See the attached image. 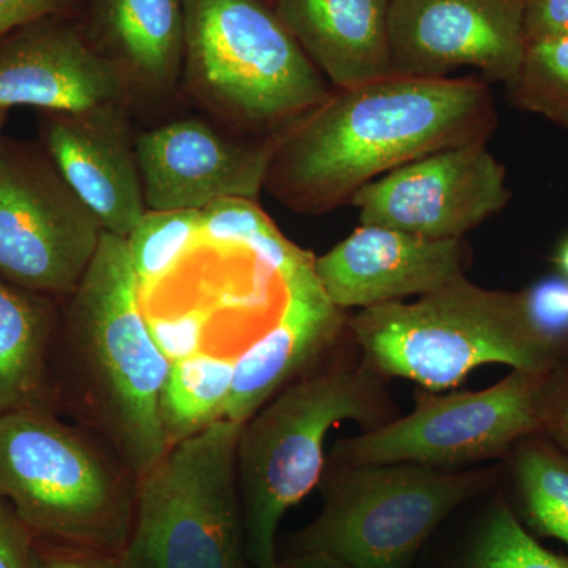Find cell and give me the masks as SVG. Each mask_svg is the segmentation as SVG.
Returning <instances> with one entry per match:
<instances>
[{
  "label": "cell",
  "mask_w": 568,
  "mask_h": 568,
  "mask_svg": "<svg viewBox=\"0 0 568 568\" xmlns=\"http://www.w3.org/2000/svg\"><path fill=\"white\" fill-rule=\"evenodd\" d=\"M138 487L110 444L50 405L0 416V497L36 540L121 556Z\"/></svg>",
  "instance_id": "cell-3"
},
{
  "label": "cell",
  "mask_w": 568,
  "mask_h": 568,
  "mask_svg": "<svg viewBox=\"0 0 568 568\" xmlns=\"http://www.w3.org/2000/svg\"><path fill=\"white\" fill-rule=\"evenodd\" d=\"M201 239V211H145L126 235L141 295L174 271Z\"/></svg>",
  "instance_id": "cell-23"
},
{
  "label": "cell",
  "mask_w": 568,
  "mask_h": 568,
  "mask_svg": "<svg viewBox=\"0 0 568 568\" xmlns=\"http://www.w3.org/2000/svg\"><path fill=\"white\" fill-rule=\"evenodd\" d=\"M555 368L514 369L485 390L426 396L409 416L338 440L331 462L339 465L417 463L448 467L508 454L547 425Z\"/></svg>",
  "instance_id": "cell-9"
},
{
  "label": "cell",
  "mask_w": 568,
  "mask_h": 568,
  "mask_svg": "<svg viewBox=\"0 0 568 568\" xmlns=\"http://www.w3.org/2000/svg\"><path fill=\"white\" fill-rule=\"evenodd\" d=\"M373 373L368 366L310 369L242 426L235 469L253 568H278L280 523L320 484L328 432L345 420L369 429L379 420L383 402Z\"/></svg>",
  "instance_id": "cell-5"
},
{
  "label": "cell",
  "mask_w": 568,
  "mask_h": 568,
  "mask_svg": "<svg viewBox=\"0 0 568 568\" xmlns=\"http://www.w3.org/2000/svg\"><path fill=\"white\" fill-rule=\"evenodd\" d=\"M36 537L0 497V568H36Z\"/></svg>",
  "instance_id": "cell-29"
},
{
  "label": "cell",
  "mask_w": 568,
  "mask_h": 568,
  "mask_svg": "<svg viewBox=\"0 0 568 568\" xmlns=\"http://www.w3.org/2000/svg\"><path fill=\"white\" fill-rule=\"evenodd\" d=\"M97 22L126 77L173 84L185 52L183 0H97Z\"/></svg>",
  "instance_id": "cell-20"
},
{
  "label": "cell",
  "mask_w": 568,
  "mask_h": 568,
  "mask_svg": "<svg viewBox=\"0 0 568 568\" xmlns=\"http://www.w3.org/2000/svg\"><path fill=\"white\" fill-rule=\"evenodd\" d=\"M186 73L235 118L301 119L331 92L321 71L263 0H183Z\"/></svg>",
  "instance_id": "cell-8"
},
{
  "label": "cell",
  "mask_w": 568,
  "mask_h": 568,
  "mask_svg": "<svg viewBox=\"0 0 568 568\" xmlns=\"http://www.w3.org/2000/svg\"><path fill=\"white\" fill-rule=\"evenodd\" d=\"M234 368L235 358L203 351L171 364L160 403L170 448L222 420L233 388Z\"/></svg>",
  "instance_id": "cell-22"
},
{
  "label": "cell",
  "mask_w": 568,
  "mask_h": 568,
  "mask_svg": "<svg viewBox=\"0 0 568 568\" xmlns=\"http://www.w3.org/2000/svg\"><path fill=\"white\" fill-rule=\"evenodd\" d=\"M275 11L306 58L338 91L394 74L390 0H276Z\"/></svg>",
  "instance_id": "cell-18"
},
{
  "label": "cell",
  "mask_w": 568,
  "mask_h": 568,
  "mask_svg": "<svg viewBox=\"0 0 568 568\" xmlns=\"http://www.w3.org/2000/svg\"><path fill=\"white\" fill-rule=\"evenodd\" d=\"M71 0H0V40L33 21L65 17Z\"/></svg>",
  "instance_id": "cell-32"
},
{
  "label": "cell",
  "mask_w": 568,
  "mask_h": 568,
  "mask_svg": "<svg viewBox=\"0 0 568 568\" xmlns=\"http://www.w3.org/2000/svg\"><path fill=\"white\" fill-rule=\"evenodd\" d=\"M466 264L463 239L437 241L362 224L331 252L315 257V272L332 304L365 310L436 293L465 276Z\"/></svg>",
  "instance_id": "cell-15"
},
{
  "label": "cell",
  "mask_w": 568,
  "mask_h": 568,
  "mask_svg": "<svg viewBox=\"0 0 568 568\" xmlns=\"http://www.w3.org/2000/svg\"><path fill=\"white\" fill-rule=\"evenodd\" d=\"M7 118H9V111L2 110V108H0V140H2V130L3 125H6Z\"/></svg>",
  "instance_id": "cell-36"
},
{
  "label": "cell",
  "mask_w": 568,
  "mask_h": 568,
  "mask_svg": "<svg viewBox=\"0 0 568 568\" xmlns=\"http://www.w3.org/2000/svg\"><path fill=\"white\" fill-rule=\"evenodd\" d=\"M278 568H351L331 556L317 555V552H295L293 558H287L278 564Z\"/></svg>",
  "instance_id": "cell-34"
},
{
  "label": "cell",
  "mask_w": 568,
  "mask_h": 568,
  "mask_svg": "<svg viewBox=\"0 0 568 568\" xmlns=\"http://www.w3.org/2000/svg\"><path fill=\"white\" fill-rule=\"evenodd\" d=\"M489 480V473L417 463H325L324 507L295 536V552L331 556L351 568H406L437 526Z\"/></svg>",
  "instance_id": "cell-7"
},
{
  "label": "cell",
  "mask_w": 568,
  "mask_h": 568,
  "mask_svg": "<svg viewBox=\"0 0 568 568\" xmlns=\"http://www.w3.org/2000/svg\"><path fill=\"white\" fill-rule=\"evenodd\" d=\"M526 297L538 327L558 342H568V280H544L526 291Z\"/></svg>",
  "instance_id": "cell-28"
},
{
  "label": "cell",
  "mask_w": 568,
  "mask_h": 568,
  "mask_svg": "<svg viewBox=\"0 0 568 568\" xmlns=\"http://www.w3.org/2000/svg\"><path fill=\"white\" fill-rule=\"evenodd\" d=\"M59 308L48 399L110 444L138 478L171 450L160 403L171 362L142 312L125 239L103 231L88 272Z\"/></svg>",
  "instance_id": "cell-2"
},
{
  "label": "cell",
  "mask_w": 568,
  "mask_h": 568,
  "mask_svg": "<svg viewBox=\"0 0 568 568\" xmlns=\"http://www.w3.org/2000/svg\"><path fill=\"white\" fill-rule=\"evenodd\" d=\"M276 140L235 144L201 121H178L134 141L149 211H203L224 197L256 200L265 186Z\"/></svg>",
  "instance_id": "cell-13"
},
{
  "label": "cell",
  "mask_w": 568,
  "mask_h": 568,
  "mask_svg": "<svg viewBox=\"0 0 568 568\" xmlns=\"http://www.w3.org/2000/svg\"><path fill=\"white\" fill-rule=\"evenodd\" d=\"M103 231L44 149L0 140V278L58 301L69 297Z\"/></svg>",
  "instance_id": "cell-10"
},
{
  "label": "cell",
  "mask_w": 568,
  "mask_h": 568,
  "mask_svg": "<svg viewBox=\"0 0 568 568\" xmlns=\"http://www.w3.org/2000/svg\"><path fill=\"white\" fill-rule=\"evenodd\" d=\"M58 302L0 278V416L50 405L48 377Z\"/></svg>",
  "instance_id": "cell-19"
},
{
  "label": "cell",
  "mask_w": 568,
  "mask_h": 568,
  "mask_svg": "<svg viewBox=\"0 0 568 568\" xmlns=\"http://www.w3.org/2000/svg\"><path fill=\"white\" fill-rule=\"evenodd\" d=\"M394 74L444 78L469 67L517 81L525 61V0H390Z\"/></svg>",
  "instance_id": "cell-12"
},
{
  "label": "cell",
  "mask_w": 568,
  "mask_h": 568,
  "mask_svg": "<svg viewBox=\"0 0 568 568\" xmlns=\"http://www.w3.org/2000/svg\"><path fill=\"white\" fill-rule=\"evenodd\" d=\"M149 328L168 361H182L203 351L205 317L190 312L174 317H148Z\"/></svg>",
  "instance_id": "cell-27"
},
{
  "label": "cell",
  "mask_w": 568,
  "mask_h": 568,
  "mask_svg": "<svg viewBox=\"0 0 568 568\" xmlns=\"http://www.w3.org/2000/svg\"><path fill=\"white\" fill-rule=\"evenodd\" d=\"M36 568H125L121 556L36 541Z\"/></svg>",
  "instance_id": "cell-31"
},
{
  "label": "cell",
  "mask_w": 568,
  "mask_h": 568,
  "mask_svg": "<svg viewBox=\"0 0 568 568\" xmlns=\"http://www.w3.org/2000/svg\"><path fill=\"white\" fill-rule=\"evenodd\" d=\"M519 523L536 538H556L568 547V452L541 435L511 448Z\"/></svg>",
  "instance_id": "cell-21"
},
{
  "label": "cell",
  "mask_w": 568,
  "mask_h": 568,
  "mask_svg": "<svg viewBox=\"0 0 568 568\" xmlns=\"http://www.w3.org/2000/svg\"><path fill=\"white\" fill-rule=\"evenodd\" d=\"M242 426L215 422L141 478L123 567L248 568L235 469Z\"/></svg>",
  "instance_id": "cell-6"
},
{
  "label": "cell",
  "mask_w": 568,
  "mask_h": 568,
  "mask_svg": "<svg viewBox=\"0 0 568 568\" xmlns=\"http://www.w3.org/2000/svg\"><path fill=\"white\" fill-rule=\"evenodd\" d=\"M556 264H558L560 274L566 276L568 280V237L560 244L558 253L555 257Z\"/></svg>",
  "instance_id": "cell-35"
},
{
  "label": "cell",
  "mask_w": 568,
  "mask_h": 568,
  "mask_svg": "<svg viewBox=\"0 0 568 568\" xmlns=\"http://www.w3.org/2000/svg\"><path fill=\"white\" fill-rule=\"evenodd\" d=\"M541 436L568 452V347L555 368V386Z\"/></svg>",
  "instance_id": "cell-33"
},
{
  "label": "cell",
  "mask_w": 568,
  "mask_h": 568,
  "mask_svg": "<svg viewBox=\"0 0 568 568\" xmlns=\"http://www.w3.org/2000/svg\"><path fill=\"white\" fill-rule=\"evenodd\" d=\"M274 227L257 204L245 197H224L201 211V239L213 245L250 250Z\"/></svg>",
  "instance_id": "cell-26"
},
{
  "label": "cell",
  "mask_w": 568,
  "mask_h": 568,
  "mask_svg": "<svg viewBox=\"0 0 568 568\" xmlns=\"http://www.w3.org/2000/svg\"><path fill=\"white\" fill-rule=\"evenodd\" d=\"M130 78L65 17L33 21L0 40V108L78 112L118 104Z\"/></svg>",
  "instance_id": "cell-14"
},
{
  "label": "cell",
  "mask_w": 568,
  "mask_h": 568,
  "mask_svg": "<svg viewBox=\"0 0 568 568\" xmlns=\"http://www.w3.org/2000/svg\"><path fill=\"white\" fill-rule=\"evenodd\" d=\"M283 286L286 301L278 321L235 358L224 420L245 425L280 392L315 368L342 332V310L325 294L315 260Z\"/></svg>",
  "instance_id": "cell-17"
},
{
  "label": "cell",
  "mask_w": 568,
  "mask_h": 568,
  "mask_svg": "<svg viewBox=\"0 0 568 568\" xmlns=\"http://www.w3.org/2000/svg\"><path fill=\"white\" fill-rule=\"evenodd\" d=\"M351 331L369 369L433 390L458 386L473 369L489 364L551 372L568 347L538 327L526 291L484 290L466 276L416 304L362 310Z\"/></svg>",
  "instance_id": "cell-4"
},
{
  "label": "cell",
  "mask_w": 568,
  "mask_h": 568,
  "mask_svg": "<svg viewBox=\"0 0 568 568\" xmlns=\"http://www.w3.org/2000/svg\"><path fill=\"white\" fill-rule=\"evenodd\" d=\"M118 104L78 112L41 111V142L103 230L125 239L148 207L136 149Z\"/></svg>",
  "instance_id": "cell-16"
},
{
  "label": "cell",
  "mask_w": 568,
  "mask_h": 568,
  "mask_svg": "<svg viewBox=\"0 0 568 568\" xmlns=\"http://www.w3.org/2000/svg\"><path fill=\"white\" fill-rule=\"evenodd\" d=\"M525 32L528 43L568 39V0H525Z\"/></svg>",
  "instance_id": "cell-30"
},
{
  "label": "cell",
  "mask_w": 568,
  "mask_h": 568,
  "mask_svg": "<svg viewBox=\"0 0 568 568\" xmlns=\"http://www.w3.org/2000/svg\"><path fill=\"white\" fill-rule=\"evenodd\" d=\"M510 200L506 168L487 142L422 156L366 183L351 197L362 224L437 241L463 239Z\"/></svg>",
  "instance_id": "cell-11"
},
{
  "label": "cell",
  "mask_w": 568,
  "mask_h": 568,
  "mask_svg": "<svg viewBox=\"0 0 568 568\" xmlns=\"http://www.w3.org/2000/svg\"><path fill=\"white\" fill-rule=\"evenodd\" d=\"M510 91L519 108L568 130V39L530 41Z\"/></svg>",
  "instance_id": "cell-24"
},
{
  "label": "cell",
  "mask_w": 568,
  "mask_h": 568,
  "mask_svg": "<svg viewBox=\"0 0 568 568\" xmlns=\"http://www.w3.org/2000/svg\"><path fill=\"white\" fill-rule=\"evenodd\" d=\"M466 568H568V559L541 547L507 504H497L470 549Z\"/></svg>",
  "instance_id": "cell-25"
},
{
  "label": "cell",
  "mask_w": 568,
  "mask_h": 568,
  "mask_svg": "<svg viewBox=\"0 0 568 568\" xmlns=\"http://www.w3.org/2000/svg\"><path fill=\"white\" fill-rule=\"evenodd\" d=\"M495 99L477 78L390 74L338 91L276 138L265 186L291 209L332 211L422 156L487 142Z\"/></svg>",
  "instance_id": "cell-1"
}]
</instances>
